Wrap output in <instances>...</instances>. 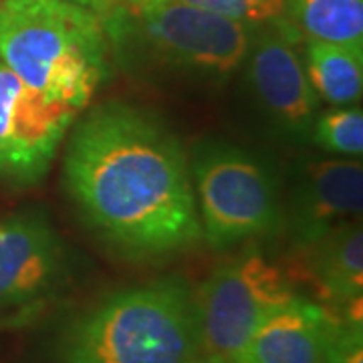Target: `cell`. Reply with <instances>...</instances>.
I'll list each match as a JSON object with an SVG mask.
<instances>
[{
	"instance_id": "2e32d148",
	"label": "cell",
	"mask_w": 363,
	"mask_h": 363,
	"mask_svg": "<svg viewBox=\"0 0 363 363\" xmlns=\"http://www.w3.org/2000/svg\"><path fill=\"white\" fill-rule=\"evenodd\" d=\"M186 4H194L204 11L230 18L234 23L257 28L269 25L285 16L283 0H182Z\"/></svg>"
},
{
	"instance_id": "8992f818",
	"label": "cell",
	"mask_w": 363,
	"mask_h": 363,
	"mask_svg": "<svg viewBox=\"0 0 363 363\" xmlns=\"http://www.w3.org/2000/svg\"><path fill=\"white\" fill-rule=\"evenodd\" d=\"M194 295L202 353L228 359L269 315L298 297L291 272L257 248L220 264Z\"/></svg>"
},
{
	"instance_id": "5b68a950",
	"label": "cell",
	"mask_w": 363,
	"mask_h": 363,
	"mask_svg": "<svg viewBox=\"0 0 363 363\" xmlns=\"http://www.w3.org/2000/svg\"><path fill=\"white\" fill-rule=\"evenodd\" d=\"M202 236L212 248L264 238L283 228V206L269 169L245 150L210 145L192 164Z\"/></svg>"
},
{
	"instance_id": "ba28073f",
	"label": "cell",
	"mask_w": 363,
	"mask_h": 363,
	"mask_svg": "<svg viewBox=\"0 0 363 363\" xmlns=\"http://www.w3.org/2000/svg\"><path fill=\"white\" fill-rule=\"evenodd\" d=\"M301 37L286 16L257 26L248 49V81L262 109L289 133H309L319 111L305 63L295 49Z\"/></svg>"
},
{
	"instance_id": "9a60e30c",
	"label": "cell",
	"mask_w": 363,
	"mask_h": 363,
	"mask_svg": "<svg viewBox=\"0 0 363 363\" xmlns=\"http://www.w3.org/2000/svg\"><path fill=\"white\" fill-rule=\"evenodd\" d=\"M313 142L335 156L359 157L363 154V113L359 107L339 105L317 113L313 121Z\"/></svg>"
},
{
	"instance_id": "6da1fadb",
	"label": "cell",
	"mask_w": 363,
	"mask_h": 363,
	"mask_svg": "<svg viewBox=\"0 0 363 363\" xmlns=\"http://www.w3.org/2000/svg\"><path fill=\"white\" fill-rule=\"evenodd\" d=\"M63 176L85 220L125 257H166L202 238L180 142L142 109L111 101L83 117Z\"/></svg>"
},
{
	"instance_id": "ffe728a7",
	"label": "cell",
	"mask_w": 363,
	"mask_h": 363,
	"mask_svg": "<svg viewBox=\"0 0 363 363\" xmlns=\"http://www.w3.org/2000/svg\"><path fill=\"white\" fill-rule=\"evenodd\" d=\"M119 2H130V4H142V2H157V0H119Z\"/></svg>"
},
{
	"instance_id": "e0dca14e",
	"label": "cell",
	"mask_w": 363,
	"mask_h": 363,
	"mask_svg": "<svg viewBox=\"0 0 363 363\" xmlns=\"http://www.w3.org/2000/svg\"><path fill=\"white\" fill-rule=\"evenodd\" d=\"M331 325L325 343V363H363L362 319L329 311Z\"/></svg>"
},
{
	"instance_id": "9c48e42d",
	"label": "cell",
	"mask_w": 363,
	"mask_h": 363,
	"mask_svg": "<svg viewBox=\"0 0 363 363\" xmlns=\"http://www.w3.org/2000/svg\"><path fill=\"white\" fill-rule=\"evenodd\" d=\"M363 166L355 157L307 160L297 168L283 224L297 248L309 247L335 226L359 218Z\"/></svg>"
},
{
	"instance_id": "7c38bea8",
	"label": "cell",
	"mask_w": 363,
	"mask_h": 363,
	"mask_svg": "<svg viewBox=\"0 0 363 363\" xmlns=\"http://www.w3.org/2000/svg\"><path fill=\"white\" fill-rule=\"evenodd\" d=\"M303 252V272L319 295L335 305L362 297L363 230L353 220L323 234Z\"/></svg>"
},
{
	"instance_id": "ac0fdd59",
	"label": "cell",
	"mask_w": 363,
	"mask_h": 363,
	"mask_svg": "<svg viewBox=\"0 0 363 363\" xmlns=\"http://www.w3.org/2000/svg\"><path fill=\"white\" fill-rule=\"evenodd\" d=\"M71 2H77V4H81V6H87V9H91V11H104V9H107L109 6V2L111 0H71Z\"/></svg>"
},
{
	"instance_id": "277c9868",
	"label": "cell",
	"mask_w": 363,
	"mask_h": 363,
	"mask_svg": "<svg viewBox=\"0 0 363 363\" xmlns=\"http://www.w3.org/2000/svg\"><path fill=\"white\" fill-rule=\"evenodd\" d=\"M101 13L109 49L119 61L210 81H224L242 67L255 33L182 0H111Z\"/></svg>"
},
{
	"instance_id": "4fadbf2b",
	"label": "cell",
	"mask_w": 363,
	"mask_h": 363,
	"mask_svg": "<svg viewBox=\"0 0 363 363\" xmlns=\"http://www.w3.org/2000/svg\"><path fill=\"white\" fill-rule=\"evenodd\" d=\"M305 69L319 99L333 107L362 99L363 49L307 39Z\"/></svg>"
},
{
	"instance_id": "5bb4252c",
	"label": "cell",
	"mask_w": 363,
	"mask_h": 363,
	"mask_svg": "<svg viewBox=\"0 0 363 363\" xmlns=\"http://www.w3.org/2000/svg\"><path fill=\"white\" fill-rule=\"evenodd\" d=\"M301 37L363 49V0H283Z\"/></svg>"
},
{
	"instance_id": "30bf717a",
	"label": "cell",
	"mask_w": 363,
	"mask_h": 363,
	"mask_svg": "<svg viewBox=\"0 0 363 363\" xmlns=\"http://www.w3.org/2000/svg\"><path fill=\"white\" fill-rule=\"evenodd\" d=\"M65 267V245L45 216L26 212L0 220V309L49 295Z\"/></svg>"
},
{
	"instance_id": "8fae6325",
	"label": "cell",
	"mask_w": 363,
	"mask_h": 363,
	"mask_svg": "<svg viewBox=\"0 0 363 363\" xmlns=\"http://www.w3.org/2000/svg\"><path fill=\"white\" fill-rule=\"evenodd\" d=\"M331 315L321 305L293 298L269 315L234 353L233 363H325Z\"/></svg>"
},
{
	"instance_id": "52a82bcc",
	"label": "cell",
	"mask_w": 363,
	"mask_h": 363,
	"mask_svg": "<svg viewBox=\"0 0 363 363\" xmlns=\"http://www.w3.org/2000/svg\"><path fill=\"white\" fill-rule=\"evenodd\" d=\"M79 111L30 89L0 61V178L39 182L73 128Z\"/></svg>"
},
{
	"instance_id": "d6986e66",
	"label": "cell",
	"mask_w": 363,
	"mask_h": 363,
	"mask_svg": "<svg viewBox=\"0 0 363 363\" xmlns=\"http://www.w3.org/2000/svg\"><path fill=\"white\" fill-rule=\"evenodd\" d=\"M192 363H233V359L228 357H220V355H208V353H202L200 357H196Z\"/></svg>"
},
{
	"instance_id": "7a4b0ae2",
	"label": "cell",
	"mask_w": 363,
	"mask_h": 363,
	"mask_svg": "<svg viewBox=\"0 0 363 363\" xmlns=\"http://www.w3.org/2000/svg\"><path fill=\"white\" fill-rule=\"evenodd\" d=\"M200 355L196 295L176 277L107 295L55 343L57 363H192Z\"/></svg>"
},
{
	"instance_id": "3957f363",
	"label": "cell",
	"mask_w": 363,
	"mask_h": 363,
	"mask_svg": "<svg viewBox=\"0 0 363 363\" xmlns=\"http://www.w3.org/2000/svg\"><path fill=\"white\" fill-rule=\"evenodd\" d=\"M101 16L71 0H2L0 61L30 89L81 111L109 77Z\"/></svg>"
}]
</instances>
